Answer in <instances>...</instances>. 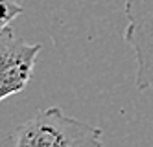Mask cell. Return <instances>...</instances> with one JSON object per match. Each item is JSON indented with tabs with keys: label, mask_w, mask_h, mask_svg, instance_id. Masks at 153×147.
<instances>
[{
	"label": "cell",
	"mask_w": 153,
	"mask_h": 147,
	"mask_svg": "<svg viewBox=\"0 0 153 147\" xmlns=\"http://www.w3.org/2000/svg\"><path fill=\"white\" fill-rule=\"evenodd\" d=\"M42 44L17 37L11 28L0 31V103L28 86Z\"/></svg>",
	"instance_id": "cell-3"
},
{
	"label": "cell",
	"mask_w": 153,
	"mask_h": 147,
	"mask_svg": "<svg viewBox=\"0 0 153 147\" xmlns=\"http://www.w3.org/2000/svg\"><path fill=\"white\" fill-rule=\"evenodd\" d=\"M122 37L135 57V86L153 92V0H124Z\"/></svg>",
	"instance_id": "cell-2"
},
{
	"label": "cell",
	"mask_w": 153,
	"mask_h": 147,
	"mask_svg": "<svg viewBox=\"0 0 153 147\" xmlns=\"http://www.w3.org/2000/svg\"><path fill=\"white\" fill-rule=\"evenodd\" d=\"M15 147H103V131L59 107L37 110L13 132Z\"/></svg>",
	"instance_id": "cell-1"
},
{
	"label": "cell",
	"mask_w": 153,
	"mask_h": 147,
	"mask_svg": "<svg viewBox=\"0 0 153 147\" xmlns=\"http://www.w3.org/2000/svg\"><path fill=\"white\" fill-rule=\"evenodd\" d=\"M0 147H15V136L11 132L0 131Z\"/></svg>",
	"instance_id": "cell-5"
},
{
	"label": "cell",
	"mask_w": 153,
	"mask_h": 147,
	"mask_svg": "<svg viewBox=\"0 0 153 147\" xmlns=\"http://www.w3.org/2000/svg\"><path fill=\"white\" fill-rule=\"evenodd\" d=\"M24 13V7L19 0H0V31L9 28V24Z\"/></svg>",
	"instance_id": "cell-4"
}]
</instances>
